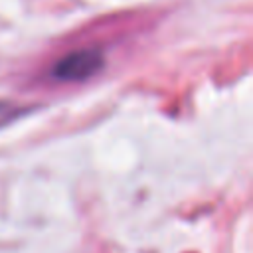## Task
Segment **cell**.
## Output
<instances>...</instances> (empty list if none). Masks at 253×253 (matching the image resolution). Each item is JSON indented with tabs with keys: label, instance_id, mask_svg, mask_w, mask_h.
<instances>
[{
	"label": "cell",
	"instance_id": "6da1fadb",
	"mask_svg": "<svg viewBox=\"0 0 253 253\" xmlns=\"http://www.w3.org/2000/svg\"><path fill=\"white\" fill-rule=\"evenodd\" d=\"M103 53L93 47L77 49L63 55L51 69V75L57 81H85L101 71L103 67Z\"/></svg>",
	"mask_w": 253,
	"mask_h": 253
},
{
	"label": "cell",
	"instance_id": "7a4b0ae2",
	"mask_svg": "<svg viewBox=\"0 0 253 253\" xmlns=\"http://www.w3.org/2000/svg\"><path fill=\"white\" fill-rule=\"evenodd\" d=\"M20 113H22V109H18L16 105L6 103V101H0V126L12 123Z\"/></svg>",
	"mask_w": 253,
	"mask_h": 253
}]
</instances>
